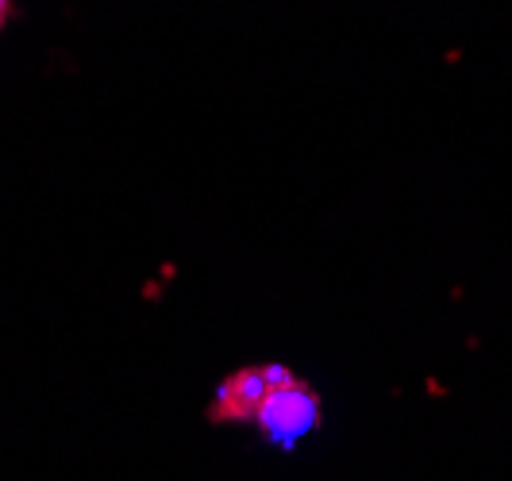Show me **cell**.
Here are the masks:
<instances>
[{
    "mask_svg": "<svg viewBox=\"0 0 512 481\" xmlns=\"http://www.w3.org/2000/svg\"><path fill=\"white\" fill-rule=\"evenodd\" d=\"M251 420L258 431L278 443V447H293L301 443L308 431L320 424V397L312 393V385L297 381L285 366L270 362V389L262 393V401L255 405Z\"/></svg>",
    "mask_w": 512,
    "mask_h": 481,
    "instance_id": "obj_1",
    "label": "cell"
},
{
    "mask_svg": "<svg viewBox=\"0 0 512 481\" xmlns=\"http://www.w3.org/2000/svg\"><path fill=\"white\" fill-rule=\"evenodd\" d=\"M4 12H8V0H0V20H4Z\"/></svg>",
    "mask_w": 512,
    "mask_h": 481,
    "instance_id": "obj_2",
    "label": "cell"
}]
</instances>
